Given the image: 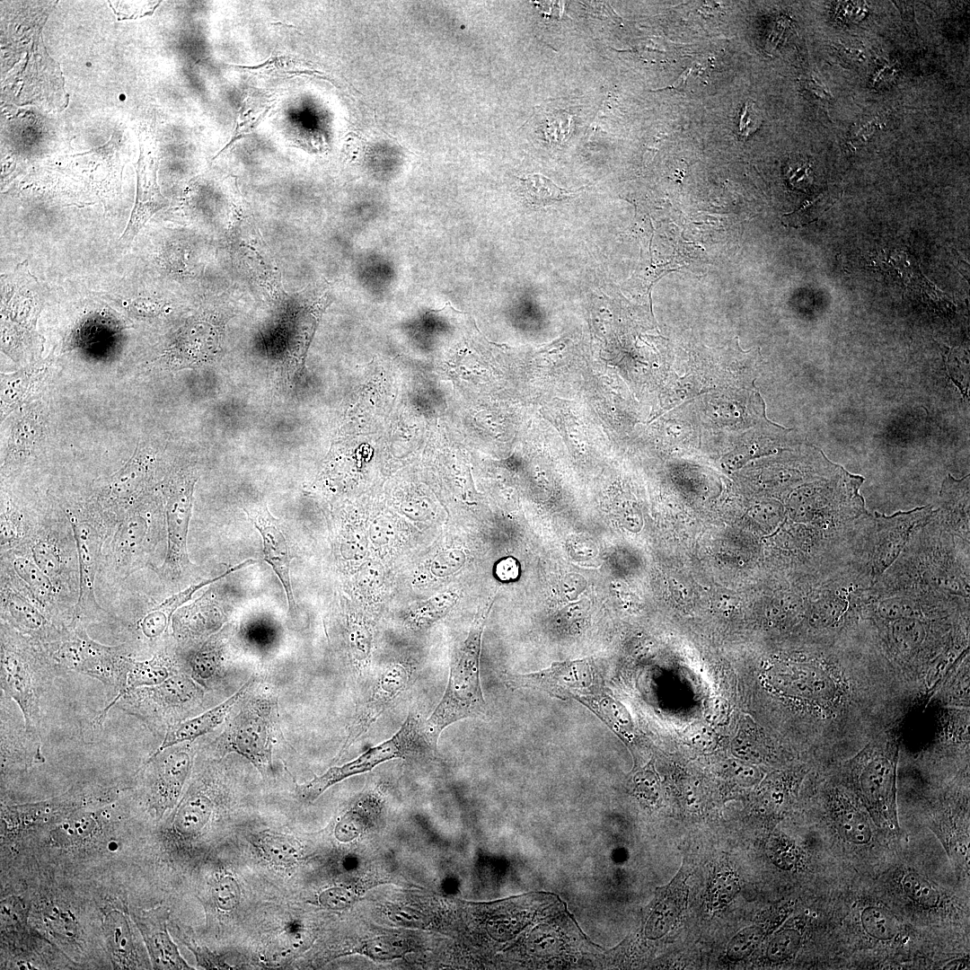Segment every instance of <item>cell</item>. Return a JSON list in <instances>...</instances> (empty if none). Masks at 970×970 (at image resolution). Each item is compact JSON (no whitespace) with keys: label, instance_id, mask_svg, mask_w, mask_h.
Wrapping results in <instances>:
<instances>
[{"label":"cell","instance_id":"obj_1","mask_svg":"<svg viewBox=\"0 0 970 970\" xmlns=\"http://www.w3.org/2000/svg\"><path fill=\"white\" fill-rule=\"evenodd\" d=\"M884 575L969 597V542L952 534L932 515Z\"/></svg>","mask_w":970,"mask_h":970},{"label":"cell","instance_id":"obj_2","mask_svg":"<svg viewBox=\"0 0 970 970\" xmlns=\"http://www.w3.org/2000/svg\"><path fill=\"white\" fill-rule=\"evenodd\" d=\"M52 668L40 645L1 622V689L18 705L28 736L40 745V698Z\"/></svg>","mask_w":970,"mask_h":970},{"label":"cell","instance_id":"obj_3","mask_svg":"<svg viewBox=\"0 0 970 970\" xmlns=\"http://www.w3.org/2000/svg\"><path fill=\"white\" fill-rule=\"evenodd\" d=\"M515 688L534 689L560 700H575L586 707L613 730L630 728L626 710L606 691L603 677L591 659L555 663L549 668L511 675Z\"/></svg>","mask_w":970,"mask_h":970},{"label":"cell","instance_id":"obj_4","mask_svg":"<svg viewBox=\"0 0 970 970\" xmlns=\"http://www.w3.org/2000/svg\"><path fill=\"white\" fill-rule=\"evenodd\" d=\"M482 619L473 623L465 641L451 662L448 681L436 707L422 723L424 736L436 750L442 731L456 721L481 718L487 713L481 684L480 653Z\"/></svg>","mask_w":970,"mask_h":970},{"label":"cell","instance_id":"obj_5","mask_svg":"<svg viewBox=\"0 0 970 970\" xmlns=\"http://www.w3.org/2000/svg\"><path fill=\"white\" fill-rule=\"evenodd\" d=\"M56 668L74 671L102 683L119 695L125 689L131 657L121 647H111L92 639L78 624L66 630L57 640L42 647Z\"/></svg>","mask_w":970,"mask_h":970},{"label":"cell","instance_id":"obj_6","mask_svg":"<svg viewBox=\"0 0 970 970\" xmlns=\"http://www.w3.org/2000/svg\"><path fill=\"white\" fill-rule=\"evenodd\" d=\"M201 692L194 682L183 674L175 673L165 682L131 690L111 705L105 707L96 718L102 724L113 707H118L146 724L154 732L165 728V733L186 713L199 703Z\"/></svg>","mask_w":970,"mask_h":970},{"label":"cell","instance_id":"obj_7","mask_svg":"<svg viewBox=\"0 0 970 970\" xmlns=\"http://www.w3.org/2000/svg\"><path fill=\"white\" fill-rule=\"evenodd\" d=\"M898 748L890 742L868 744L851 760L856 789L875 823L899 830L895 780Z\"/></svg>","mask_w":970,"mask_h":970},{"label":"cell","instance_id":"obj_8","mask_svg":"<svg viewBox=\"0 0 970 970\" xmlns=\"http://www.w3.org/2000/svg\"><path fill=\"white\" fill-rule=\"evenodd\" d=\"M432 750L424 736L422 723L415 715L409 714L391 738L369 748L356 759L341 766L331 767L322 775L297 785L296 793L302 800L313 802L326 789L347 778L369 772L392 759H405Z\"/></svg>","mask_w":970,"mask_h":970},{"label":"cell","instance_id":"obj_9","mask_svg":"<svg viewBox=\"0 0 970 970\" xmlns=\"http://www.w3.org/2000/svg\"><path fill=\"white\" fill-rule=\"evenodd\" d=\"M278 711L270 694L253 696L230 722L222 738L224 753L245 757L262 774L272 769V750L276 742Z\"/></svg>","mask_w":970,"mask_h":970},{"label":"cell","instance_id":"obj_10","mask_svg":"<svg viewBox=\"0 0 970 970\" xmlns=\"http://www.w3.org/2000/svg\"><path fill=\"white\" fill-rule=\"evenodd\" d=\"M933 512L932 506H925L891 516L874 513L865 555L872 584L895 561L913 534L930 519Z\"/></svg>","mask_w":970,"mask_h":970},{"label":"cell","instance_id":"obj_11","mask_svg":"<svg viewBox=\"0 0 970 970\" xmlns=\"http://www.w3.org/2000/svg\"><path fill=\"white\" fill-rule=\"evenodd\" d=\"M66 515L75 541L79 569V594L71 625L73 628L96 618L102 611L96 601L94 589L105 526L86 514L67 510Z\"/></svg>","mask_w":970,"mask_h":970},{"label":"cell","instance_id":"obj_12","mask_svg":"<svg viewBox=\"0 0 970 970\" xmlns=\"http://www.w3.org/2000/svg\"><path fill=\"white\" fill-rule=\"evenodd\" d=\"M193 750L190 744H178L154 753L144 772L149 807L157 817L173 808L190 773Z\"/></svg>","mask_w":970,"mask_h":970},{"label":"cell","instance_id":"obj_13","mask_svg":"<svg viewBox=\"0 0 970 970\" xmlns=\"http://www.w3.org/2000/svg\"><path fill=\"white\" fill-rule=\"evenodd\" d=\"M411 678L412 668L408 664L392 662L383 667L370 691L356 709L338 758H340L371 728L379 717L408 688Z\"/></svg>","mask_w":970,"mask_h":970},{"label":"cell","instance_id":"obj_14","mask_svg":"<svg viewBox=\"0 0 970 970\" xmlns=\"http://www.w3.org/2000/svg\"><path fill=\"white\" fill-rule=\"evenodd\" d=\"M2 622L44 647L58 639L66 630L60 629L45 610L11 578L2 576Z\"/></svg>","mask_w":970,"mask_h":970},{"label":"cell","instance_id":"obj_15","mask_svg":"<svg viewBox=\"0 0 970 970\" xmlns=\"http://www.w3.org/2000/svg\"><path fill=\"white\" fill-rule=\"evenodd\" d=\"M195 481L183 482L170 497L166 507L167 551L163 563L158 569L163 578L177 580L191 565L187 538L191 516Z\"/></svg>","mask_w":970,"mask_h":970},{"label":"cell","instance_id":"obj_16","mask_svg":"<svg viewBox=\"0 0 970 970\" xmlns=\"http://www.w3.org/2000/svg\"><path fill=\"white\" fill-rule=\"evenodd\" d=\"M243 510L262 537L264 560L279 578L292 614L296 607L289 576L291 554L278 521L269 513L265 503L250 504Z\"/></svg>","mask_w":970,"mask_h":970},{"label":"cell","instance_id":"obj_17","mask_svg":"<svg viewBox=\"0 0 970 970\" xmlns=\"http://www.w3.org/2000/svg\"><path fill=\"white\" fill-rule=\"evenodd\" d=\"M147 515L134 510L123 517L111 542V564L119 575L127 577L146 564L150 538Z\"/></svg>","mask_w":970,"mask_h":970},{"label":"cell","instance_id":"obj_18","mask_svg":"<svg viewBox=\"0 0 970 970\" xmlns=\"http://www.w3.org/2000/svg\"><path fill=\"white\" fill-rule=\"evenodd\" d=\"M146 944L153 966L156 969H192L181 956L170 937L167 922L169 911L160 906L133 914Z\"/></svg>","mask_w":970,"mask_h":970},{"label":"cell","instance_id":"obj_19","mask_svg":"<svg viewBox=\"0 0 970 970\" xmlns=\"http://www.w3.org/2000/svg\"><path fill=\"white\" fill-rule=\"evenodd\" d=\"M687 877L686 871L682 869L666 886L657 892L645 928L648 938L658 939L677 923L687 902Z\"/></svg>","mask_w":970,"mask_h":970},{"label":"cell","instance_id":"obj_20","mask_svg":"<svg viewBox=\"0 0 970 970\" xmlns=\"http://www.w3.org/2000/svg\"><path fill=\"white\" fill-rule=\"evenodd\" d=\"M254 678L248 680L234 694L217 706L194 718L186 719L170 728L154 753L161 752L167 747L193 742L195 739L211 732L219 726L227 714L231 711L246 691L251 686Z\"/></svg>","mask_w":970,"mask_h":970},{"label":"cell","instance_id":"obj_21","mask_svg":"<svg viewBox=\"0 0 970 970\" xmlns=\"http://www.w3.org/2000/svg\"><path fill=\"white\" fill-rule=\"evenodd\" d=\"M1 763L3 770L11 765L26 768L31 763L45 761L41 745L33 741L25 728H20L7 716L5 707L1 704Z\"/></svg>","mask_w":970,"mask_h":970},{"label":"cell","instance_id":"obj_22","mask_svg":"<svg viewBox=\"0 0 970 970\" xmlns=\"http://www.w3.org/2000/svg\"><path fill=\"white\" fill-rule=\"evenodd\" d=\"M11 564L13 574L23 583L26 591L60 629L66 630V628L58 618L55 598L57 589L51 579L28 555L22 553L13 555Z\"/></svg>","mask_w":970,"mask_h":970},{"label":"cell","instance_id":"obj_23","mask_svg":"<svg viewBox=\"0 0 970 970\" xmlns=\"http://www.w3.org/2000/svg\"><path fill=\"white\" fill-rule=\"evenodd\" d=\"M943 487L941 503L933 517L952 534L969 542L968 482L951 480Z\"/></svg>","mask_w":970,"mask_h":970},{"label":"cell","instance_id":"obj_24","mask_svg":"<svg viewBox=\"0 0 970 970\" xmlns=\"http://www.w3.org/2000/svg\"><path fill=\"white\" fill-rule=\"evenodd\" d=\"M251 842L258 853L269 864L289 868L298 863L303 856V846L293 835L263 830L251 835Z\"/></svg>","mask_w":970,"mask_h":970},{"label":"cell","instance_id":"obj_25","mask_svg":"<svg viewBox=\"0 0 970 970\" xmlns=\"http://www.w3.org/2000/svg\"><path fill=\"white\" fill-rule=\"evenodd\" d=\"M48 368L45 361L10 375H1V404L4 414L21 405L32 393Z\"/></svg>","mask_w":970,"mask_h":970},{"label":"cell","instance_id":"obj_26","mask_svg":"<svg viewBox=\"0 0 970 970\" xmlns=\"http://www.w3.org/2000/svg\"><path fill=\"white\" fill-rule=\"evenodd\" d=\"M213 810L214 802L206 793L198 790L189 793L176 812L174 828L183 836H196L209 822Z\"/></svg>","mask_w":970,"mask_h":970},{"label":"cell","instance_id":"obj_27","mask_svg":"<svg viewBox=\"0 0 970 970\" xmlns=\"http://www.w3.org/2000/svg\"><path fill=\"white\" fill-rule=\"evenodd\" d=\"M175 673L171 659L163 654H156L151 659L145 661H137L131 657L124 691L111 699L106 707L111 705L121 695L131 690L160 684Z\"/></svg>","mask_w":970,"mask_h":970},{"label":"cell","instance_id":"obj_28","mask_svg":"<svg viewBox=\"0 0 970 970\" xmlns=\"http://www.w3.org/2000/svg\"><path fill=\"white\" fill-rule=\"evenodd\" d=\"M148 472V461L140 451H136L128 462L111 478L109 485L110 497L126 503L140 491Z\"/></svg>","mask_w":970,"mask_h":970},{"label":"cell","instance_id":"obj_29","mask_svg":"<svg viewBox=\"0 0 970 970\" xmlns=\"http://www.w3.org/2000/svg\"><path fill=\"white\" fill-rule=\"evenodd\" d=\"M108 949L117 965L128 967L134 965V943L127 917L118 911L106 914L103 922Z\"/></svg>","mask_w":970,"mask_h":970},{"label":"cell","instance_id":"obj_30","mask_svg":"<svg viewBox=\"0 0 970 970\" xmlns=\"http://www.w3.org/2000/svg\"><path fill=\"white\" fill-rule=\"evenodd\" d=\"M313 940L309 931L300 925L292 923L270 944L268 960L275 966L290 964L311 947Z\"/></svg>","mask_w":970,"mask_h":970},{"label":"cell","instance_id":"obj_31","mask_svg":"<svg viewBox=\"0 0 970 970\" xmlns=\"http://www.w3.org/2000/svg\"><path fill=\"white\" fill-rule=\"evenodd\" d=\"M521 190L525 201L535 207H542L561 202L576 196L584 188L566 190L557 186L551 179L540 173L524 175L520 178Z\"/></svg>","mask_w":970,"mask_h":970},{"label":"cell","instance_id":"obj_32","mask_svg":"<svg viewBox=\"0 0 970 970\" xmlns=\"http://www.w3.org/2000/svg\"><path fill=\"white\" fill-rule=\"evenodd\" d=\"M834 807V822L840 834L855 844L868 843L871 830L864 814L843 798H836Z\"/></svg>","mask_w":970,"mask_h":970},{"label":"cell","instance_id":"obj_33","mask_svg":"<svg viewBox=\"0 0 970 970\" xmlns=\"http://www.w3.org/2000/svg\"><path fill=\"white\" fill-rule=\"evenodd\" d=\"M31 558L40 569L51 579L56 589L62 586L65 563L61 551L54 539L38 536L31 545Z\"/></svg>","mask_w":970,"mask_h":970},{"label":"cell","instance_id":"obj_34","mask_svg":"<svg viewBox=\"0 0 970 970\" xmlns=\"http://www.w3.org/2000/svg\"><path fill=\"white\" fill-rule=\"evenodd\" d=\"M861 923L869 936L881 940L892 939L900 931L896 918L888 911L877 906H869L863 910Z\"/></svg>","mask_w":970,"mask_h":970},{"label":"cell","instance_id":"obj_35","mask_svg":"<svg viewBox=\"0 0 970 970\" xmlns=\"http://www.w3.org/2000/svg\"><path fill=\"white\" fill-rule=\"evenodd\" d=\"M40 418L35 410L29 411L27 415H23L13 428L11 440L12 451L22 454L31 451L40 436Z\"/></svg>","mask_w":970,"mask_h":970},{"label":"cell","instance_id":"obj_36","mask_svg":"<svg viewBox=\"0 0 970 970\" xmlns=\"http://www.w3.org/2000/svg\"><path fill=\"white\" fill-rule=\"evenodd\" d=\"M212 897L215 905L222 912H231L240 904L241 886L237 879L230 873H221L212 886Z\"/></svg>","mask_w":970,"mask_h":970},{"label":"cell","instance_id":"obj_37","mask_svg":"<svg viewBox=\"0 0 970 970\" xmlns=\"http://www.w3.org/2000/svg\"><path fill=\"white\" fill-rule=\"evenodd\" d=\"M902 886L906 895L922 907L932 908L939 903V892L917 872H907L902 879Z\"/></svg>","mask_w":970,"mask_h":970},{"label":"cell","instance_id":"obj_38","mask_svg":"<svg viewBox=\"0 0 970 970\" xmlns=\"http://www.w3.org/2000/svg\"><path fill=\"white\" fill-rule=\"evenodd\" d=\"M409 950L403 940L388 936L368 939L359 949L365 956L379 961L401 957Z\"/></svg>","mask_w":970,"mask_h":970},{"label":"cell","instance_id":"obj_39","mask_svg":"<svg viewBox=\"0 0 970 970\" xmlns=\"http://www.w3.org/2000/svg\"><path fill=\"white\" fill-rule=\"evenodd\" d=\"M366 824L365 807L360 804H356L339 819L334 829V835L340 842H349L358 837L366 828Z\"/></svg>","mask_w":970,"mask_h":970},{"label":"cell","instance_id":"obj_40","mask_svg":"<svg viewBox=\"0 0 970 970\" xmlns=\"http://www.w3.org/2000/svg\"><path fill=\"white\" fill-rule=\"evenodd\" d=\"M800 933L794 929H787L777 933L769 942L766 955L772 962H780L792 957L799 948Z\"/></svg>","mask_w":970,"mask_h":970},{"label":"cell","instance_id":"obj_41","mask_svg":"<svg viewBox=\"0 0 970 970\" xmlns=\"http://www.w3.org/2000/svg\"><path fill=\"white\" fill-rule=\"evenodd\" d=\"M23 534V525L19 513L6 501H2L1 546L2 551L18 544Z\"/></svg>","mask_w":970,"mask_h":970},{"label":"cell","instance_id":"obj_42","mask_svg":"<svg viewBox=\"0 0 970 970\" xmlns=\"http://www.w3.org/2000/svg\"><path fill=\"white\" fill-rule=\"evenodd\" d=\"M762 929L749 926L738 931L729 941L727 955L731 960H742L755 949L762 938Z\"/></svg>","mask_w":970,"mask_h":970},{"label":"cell","instance_id":"obj_43","mask_svg":"<svg viewBox=\"0 0 970 970\" xmlns=\"http://www.w3.org/2000/svg\"><path fill=\"white\" fill-rule=\"evenodd\" d=\"M738 890V882L734 873L719 872L711 882L710 901L716 905L723 906L736 895Z\"/></svg>","mask_w":970,"mask_h":970},{"label":"cell","instance_id":"obj_44","mask_svg":"<svg viewBox=\"0 0 970 970\" xmlns=\"http://www.w3.org/2000/svg\"><path fill=\"white\" fill-rule=\"evenodd\" d=\"M357 900L356 893L347 886H332L322 891L318 896L319 904L329 910L349 908Z\"/></svg>","mask_w":970,"mask_h":970},{"label":"cell","instance_id":"obj_45","mask_svg":"<svg viewBox=\"0 0 970 970\" xmlns=\"http://www.w3.org/2000/svg\"><path fill=\"white\" fill-rule=\"evenodd\" d=\"M94 819L90 814L82 813L69 817L62 824L60 828L68 841H76L78 838L88 835L94 827Z\"/></svg>","mask_w":970,"mask_h":970},{"label":"cell","instance_id":"obj_46","mask_svg":"<svg viewBox=\"0 0 970 970\" xmlns=\"http://www.w3.org/2000/svg\"><path fill=\"white\" fill-rule=\"evenodd\" d=\"M388 917L395 923L408 928L424 929L428 924L425 915L410 907L393 905Z\"/></svg>","mask_w":970,"mask_h":970},{"label":"cell","instance_id":"obj_47","mask_svg":"<svg viewBox=\"0 0 970 970\" xmlns=\"http://www.w3.org/2000/svg\"><path fill=\"white\" fill-rule=\"evenodd\" d=\"M188 948L194 953L198 965L207 969H234L232 965L226 963L220 956L210 951L207 948H200L196 944L187 943Z\"/></svg>","mask_w":970,"mask_h":970},{"label":"cell","instance_id":"obj_48","mask_svg":"<svg viewBox=\"0 0 970 970\" xmlns=\"http://www.w3.org/2000/svg\"><path fill=\"white\" fill-rule=\"evenodd\" d=\"M459 552H443L437 556L433 564L432 571L436 576H447V574L456 571L463 563V559L460 558Z\"/></svg>","mask_w":970,"mask_h":970},{"label":"cell","instance_id":"obj_49","mask_svg":"<svg viewBox=\"0 0 970 970\" xmlns=\"http://www.w3.org/2000/svg\"><path fill=\"white\" fill-rule=\"evenodd\" d=\"M761 125V120L758 113L756 112L754 105L750 101L745 102L743 111L740 117L739 133L742 137H747L754 133Z\"/></svg>","mask_w":970,"mask_h":970},{"label":"cell","instance_id":"obj_50","mask_svg":"<svg viewBox=\"0 0 970 970\" xmlns=\"http://www.w3.org/2000/svg\"><path fill=\"white\" fill-rule=\"evenodd\" d=\"M496 575L502 581H510L517 578L519 575V566L517 561L510 557L501 560L496 566Z\"/></svg>","mask_w":970,"mask_h":970},{"label":"cell","instance_id":"obj_51","mask_svg":"<svg viewBox=\"0 0 970 970\" xmlns=\"http://www.w3.org/2000/svg\"><path fill=\"white\" fill-rule=\"evenodd\" d=\"M584 584V579L578 576L567 577L564 581V590L568 596H570L571 598L576 597V595L583 590Z\"/></svg>","mask_w":970,"mask_h":970},{"label":"cell","instance_id":"obj_52","mask_svg":"<svg viewBox=\"0 0 970 970\" xmlns=\"http://www.w3.org/2000/svg\"><path fill=\"white\" fill-rule=\"evenodd\" d=\"M691 71H692V68L687 67V69H685L680 75V76L677 78V80L673 84H671L669 86L663 87V88H659V89H657V90H652V92L663 91V90H666V89H679V88L683 87L685 85L686 80H687Z\"/></svg>","mask_w":970,"mask_h":970},{"label":"cell","instance_id":"obj_53","mask_svg":"<svg viewBox=\"0 0 970 970\" xmlns=\"http://www.w3.org/2000/svg\"><path fill=\"white\" fill-rule=\"evenodd\" d=\"M278 59H279V57H269V58L268 60H266L265 62H263V63H261V64H260V65H257V66H238V65H233V66H234V67H238V68H247V69H260V68H261V67H264V66H268V65H271V64H273L274 62H276V61H277V60H278Z\"/></svg>","mask_w":970,"mask_h":970},{"label":"cell","instance_id":"obj_54","mask_svg":"<svg viewBox=\"0 0 970 970\" xmlns=\"http://www.w3.org/2000/svg\"><path fill=\"white\" fill-rule=\"evenodd\" d=\"M273 24H277V25L280 24L282 26L288 27V28H295L294 25L284 24V23H281V22H276V23H273Z\"/></svg>","mask_w":970,"mask_h":970},{"label":"cell","instance_id":"obj_55","mask_svg":"<svg viewBox=\"0 0 970 970\" xmlns=\"http://www.w3.org/2000/svg\"><path fill=\"white\" fill-rule=\"evenodd\" d=\"M125 99H126V97H125V95H124V94H121V95L119 96V100H121V101H124Z\"/></svg>","mask_w":970,"mask_h":970},{"label":"cell","instance_id":"obj_56","mask_svg":"<svg viewBox=\"0 0 970 970\" xmlns=\"http://www.w3.org/2000/svg\"><path fill=\"white\" fill-rule=\"evenodd\" d=\"M91 65H92V64H91V63H89V62H87V63H86V66H91Z\"/></svg>","mask_w":970,"mask_h":970}]
</instances>
